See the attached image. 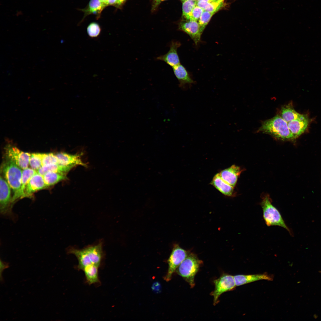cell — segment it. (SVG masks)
<instances>
[{
  "label": "cell",
  "instance_id": "28",
  "mask_svg": "<svg viewBox=\"0 0 321 321\" xmlns=\"http://www.w3.org/2000/svg\"><path fill=\"white\" fill-rule=\"evenodd\" d=\"M215 13L211 12L204 10L200 17L198 23L199 25L200 30L202 33L206 26L209 22L212 16Z\"/></svg>",
  "mask_w": 321,
  "mask_h": 321
},
{
  "label": "cell",
  "instance_id": "16",
  "mask_svg": "<svg viewBox=\"0 0 321 321\" xmlns=\"http://www.w3.org/2000/svg\"><path fill=\"white\" fill-rule=\"evenodd\" d=\"M236 286H239L261 280L272 281L273 276L267 273L248 275H239L234 276Z\"/></svg>",
  "mask_w": 321,
  "mask_h": 321
},
{
  "label": "cell",
  "instance_id": "13",
  "mask_svg": "<svg viewBox=\"0 0 321 321\" xmlns=\"http://www.w3.org/2000/svg\"><path fill=\"white\" fill-rule=\"evenodd\" d=\"M309 122V119L306 115L301 114L298 118L288 123L289 129L295 139L305 132Z\"/></svg>",
  "mask_w": 321,
  "mask_h": 321
},
{
  "label": "cell",
  "instance_id": "37",
  "mask_svg": "<svg viewBox=\"0 0 321 321\" xmlns=\"http://www.w3.org/2000/svg\"><path fill=\"white\" fill-rule=\"evenodd\" d=\"M212 2L223 3L224 0H211Z\"/></svg>",
  "mask_w": 321,
  "mask_h": 321
},
{
  "label": "cell",
  "instance_id": "36",
  "mask_svg": "<svg viewBox=\"0 0 321 321\" xmlns=\"http://www.w3.org/2000/svg\"><path fill=\"white\" fill-rule=\"evenodd\" d=\"M100 0L103 3V4H105L107 6H108V0Z\"/></svg>",
  "mask_w": 321,
  "mask_h": 321
},
{
  "label": "cell",
  "instance_id": "34",
  "mask_svg": "<svg viewBox=\"0 0 321 321\" xmlns=\"http://www.w3.org/2000/svg\"><path fill=\"white\" fill-rule=\"evenodd\" d=\"M117 0H108V5L113 6L116 7Z\"/></svg>",
  "mask_w": 321,
  "mask_h": 321
},
{
  "label": "cell",
  "instance_id": "7",
  "mask_svg": "<svg viewBox=\"0 0 321 321\" xmlns=\"http://www.w3.org/2000/svg\"><path fill=\"white\" fill-rule=\"evenodd\" d=\"M215 289L211 295L213 297V304L218 302L220 296L226 292L234 290L236 287L233 276L224 273L218 278L214 280Z\"/></svg>",
  "mask_w": 321,
  "mask_h": 321
},
{
  "label": "cell",
  "instance_id": "4",
  "mask_svg": "<svg viewBox=\"0 0 321 321\" xmlns=\"http://www.w3.org/2000/svg\"><path fill=\"white\" fill-rule=\"evenodd\" d=\"M260 204L262 209L263 217L267 226H280L290 232L279 212L272 204L269 195H266L263 197Z\"/></svg>",
  "mask_w": 321,
  "mask_h": 321
},
{
  "label": "cell",
  "instance_id": "14",
  "mask_svg": "<svg viewBox=\"0 0 321 321\" xmlns=\"http://www.w3.org/2000/svg\"><path fill=\"white\" fill-rule=\"evenodd\" d=\"M56 155L59 164L73 167L77 165L87 166L86 164L81 159V154L73 155L64 152H60Z\"/></svg>",
  "mask_w": 321,
  "mask_h": 321
},
{
  "label": "cell",
  "instance_id": "12",
  "mask_svg": "<svg viewBox=\"0 0 321 321\" xmlns=\"http://www.w3.org/2000/svg\"><path fill=\"white\" fill-rule=\"evenodd\" d=\"M47 187L45 183L43 176L37 172L29 181L23 198L31 197L35 192Z\"/></svg>",
  "mask_w": 321,
  "mask_h": 321
},
{
  "label": "cell",
  "instance_id": "17",
  "mask_svg": "<svg viewBox=\"0 0 321 321\" xmlns=\"http://www.w3.org/2000/svg\"><path fill=\"white\" fill-rule=\"evenodd\" d=\"M210 184L224 195L231 196L233 195L234 187L224 180L219 173L214 176Z\"/></svg>",
  "mask_w": 321,
  "mask_h": 321
},
{
  "label": "cell",
  "instance_id": "26",
  "mask_svg": "<svg viewBox=\"0 0 321 321\" xmlns=\"http://www.w3.org/2000/svg\"><path fill=\"white\" fill-rule=\"evenodd\" d=\"M196 5V1L185 0L183 1L182 15L185 19L190 20L192 11Z\"/></svg>",
  "mask_w": 321,
  "mask_h": 321
},
{
  "label": "cell",
  "instance_id": "27",
  "mask_svg": "<svg viewBox=\"0 0 321 321\" xmlns=\"http://www.w3.org/2000/svg\"><path fill=\"white\" fill-rule=\"evenodd\" d=\"M43 153H34L31 154L29 164L33 169L37 171L42 166Z\"/></svg>",
  "mask_w": 321,
  "mask_h": 321
},
{
  "label": "cell",
  "instance_id": "6",
  "mask_svg": "<svg viewBox=\"0 0 321 321\" xmlns=\"http://www.w3.org/2000/svg\"><path fill=\"white\" fill-rule=\"evenodd\" d=\"M190 252L181 248L178 244L174 245L167 260L168 268L164 278L165 281H169L171 279L174 273Z\"/></svg>",
  "mask_w": 321,
  "mask_h": 321
},
{
  "label": "cell",
  "instance_id": "11",
  "mask_svg": "<svg viewBox=\"0 0 321 321\" xmlns=\"http://www.w3.org/2000/svg\"><path fill=\"white\" fill-rule=\"evenodd\" d=\"M181 45L178 41H172L169 51L165 54L157 57L156 59L164 61L172 67L180 64L177 50Z\"/></svg>",
  "mask_w": 321,
  "mask_h": 321
},
{
  "label": "cell",
  "instance_id": "40",
  "mask_svg": "<svg viewBox=\"0 0 321 321\" xmlns=\"http://www.w3.org/2000/svg\"><path fill=\"white\" fill-rule=\"evenodd\" d=\"M192 0L194 1H196V0Z\"/></svg>",
  "mask_w": 321,
  "mask_h": 321
},
{
  "label": "cell",
  "instance_id": "32",
  "mask_svg": "<svg viewBox=\"0 0 321 321\" xmlns=\"http://www.w3.org/2000/svg\"><path fill=\"white\" fill-rule=\"evenodd\" d=\"M9 267L8 264L5 262L0 261V279L1 281H3V278H2V273L5 269Z\"/></svg>",
  "mask_w": 321,
  "mask_h": 321
},
{
  "label": "cell",
  "instance_id": "30",
  "mask_svg": "<svg viewBox=\"0 0 321 321\" xmlns=\"http://www.w3.org/2000/svg\"><path fill=\"white\" fill-rule=\"evenodd\" d=\"M53 164H58V159L56 154L53 153H43L42 166Z\"/></svg>",
  "mask_w": 321,
  "mask_h": 321
},
{
  "label": "cell",
  "instance_id": "19",
  "mask_svg": "<svg viewBox=\"0 0 321 321\" xmlns=\"http://www.w3.org/2000/svg\"><path fill=\"white\" fill-rule=\"evenodd\" d=\"M174 73L178 80L179 85L183 87L187 85H191L194 81L191 78L185 67L180 64L172 67Z\"/></svg>",
  "mask_w": 321,
  "mask_h": 321
},
{
  "label": "cell",
  "instance_id": "10",
  "mask_svg": "<svg viewBox=\"0 0 321 321\" xmlns=\"http://www.w3.org/2000/svg\"><path fill=\"white\" fill-rule=\"evenodd\" d=\"M179 29L187 34L197 45L201 40L202 33L198 22L186 20L182 21L179 25Z\"/></svg>",
  "mask_w": 321,
  "mask_h": 321
},
{
  "label": "cell",
  "instance_id": "3",
  "mask_svg": "<svg viewBox=\"0 0 321 321\" xmlns=\"http://www.w3.org/2000/svg\"><path fill=\"white\" fill-rule=\"evenodd\" d=\"M202 261L193 253L190 252L177 269V273L182 277L193 288L194 278L202 264Z\"/></svg>",
  "mask_w": 321,
  "mask_h": 321
},
{
  "label": "cell",
  "instance_id": "23",
  "mask_svg": "<svg viewBox=\"0 0 321 321\" xmlns=\"http://www.w3.org/2000/svg\"><path fill=\"white\" fill-rule=\"evenodd\" d=\"M301 115L295 110L291 103L283 106L281 109L280 116L287 123L298 118Z\"/></svg>",
  "mask_w": 321,
  "mask_h": 321
},
{
  "label": "cell",
  "instance_id": "20",
  "mask_svg": "<svg viewBox=\"0 0 321 321\" xmlns=\"http://www.w3.org/2000/svg\"><path fill=\"white\" fill-rule=\"evenodd\" d=\"M37 172V171L32 169L27 168L23 169L21 180V184L20 189L17 193L12 196L11 203L20 198H23L26 186L32 177Z\"/></svg>",
  "mask_w": 321,
  "mask_h": 321
},
{
  "label": "cell",
  "instance_id": "5",
  "mask_svg": "<svg viewBox=\"0 0 321 321\" xmlns=\"http://www.w3.org/2000/svg\"><path fill=\"white\" fill-rule=\"evenodd\" d=\"M7 159L2 165V170L7 181L13 190V196L20 189L23 170L12 161Z\"/></svg>",
  "mask_w": 321,
  "mask_h": 321
},
{
  "label": "cell",
  "instance_id": "39",
  "mask_svg": "<svg viewBox=\"0 0 321 321\" xmlns=\"http://www.w3.org/2000/svg\"><path fill=\"white\" fill-rule=\"evenodd\" d=\"M181 0L182 1H185V0Z\"/></svg>",
  "mask_w": 321,
  "mask_h": 321
},
{
  "label": "cell",
  "instance_id": "15",
  "mask_svg": "<svg viewBox=\"0 0 321 321\" xmlns=\"http://www.w3.org/2000/svg\"><path fill=\"white\" fill-rule=\"evenodd\" d=\"M242 171L240 167L233 165L221 171L219 173L224 180L234 187Z\"/></svg>",
  "mask_w": 321,
  "mask_h": 321
},
{
  "label": "cell",
  "instance_id": "8",
  "mask_svg": "<svg viewBox=\"0 0 321 321\" xmlns=\"http://www.w3.org/2000/svg\"><path fill=\"white\" fill-rule=\"evenodd\" d=\"M7 158L12 160L21 169L28 168L31 154L23 152L16 147L10 145L6 148Z\"/></svg>",
  "mask_w": 321,
  "mask_h": 321
},
{
  "label": "cell",
  "instance_id": "18",
  "mask_svg": "<svg viewBox=\"0 0 321 321\" xmlns=\"http://www.w3.org/2000/svg\"><path fill=\"white\" fill-rule=\"evenodd\" d=\"M106 7L100 0H90L86 7L81 10L84 13L82 20L91 14L95 15L97 19L99 18L101 12Z\"/></svg>",
  "mask_w": 321,
  "mask_h": 321
},
{
  "label": "cell",
  "instance_id": "29",
  "mask_svg": "<svg viewBox=\"0 0 321 321\" xmlns=\"http://www.w3.org/2000/svg\"><path fill=\"white\" fill-rule=\"evenodd\" d=\"M101 31V28L98 24L93 22L90 23L87 28V32L88 36L91 38L98 37Z\"/></svg>",
  "mask_w": 321,
  "mask_h": 321
},
{
  "label": "cell",
  "instance_id": "24",
  "mask_svg": "<svg viewBox=\"0 0 321 321\" xmlns=\"http://www.w3.org/2000/svg\"><path fill=\"white\" fill-rule=\"evenodd\" d=\"M43 176L47 187L54 185L67 178L66 174L50 171L47 172Z\"/></svg>",
  "mask_w": 321,
  "mask_h": 321
},
{
  "label": "cell",
  "instance_id": "9",
  "mask_svg": "<svg viewBox=\"0 0 321 321\" xmlns=\"http://www.w3.org/2000/svg\"><path fill=\"white\" fill-rule=\"evenodd\" d=\"M0 210L1 213L5 214L10 212V202L11 203V187L1 176L0 178Z\"/></svg>",
  "mask_w": 321,
  "mask_h": 321
},
{
  "label": "cell",
  "instance_id": "31",
  "mask_svg": "<svg viewBox=\"0 0 321 321\" xmlns=\"http://www.w3.org/2000/svg\"><path fill=\"white\" fill-rule=\"evenodd\" d=\"M204 10L196 5L193 10L190 16V20L198 21Z\"/></svg>",
  "mask_w": 321,
  "mask_h": 321
},
{
  "label": "cell",
  "instance_id": "1",
  "mask_svg": "<svg viewBox=\"0 0 321 321\" xmlns=\"http://www.w3.org/2000/svg\"><path fill=\"white\" fill-rule=\"evenodd\" d=\"M68 253L74 254L77 258L78 270H83L85 267L91 265L99 267L103 255L102 243L82 249L72 248L69 249Z\"/></svg>",
  "mask_w": 321,
  "mask_h": 321
},
{
  "label": "cell",
  "instance_id": "33",
  "mask_svg": "<svg viewBox=\"0 0 321 321\" xmlns=\"http://www.w3.org/2000/svg\"><path fill=\"white\" fill-rule=\"evenodd\" d=\"M167 0H154L153 8L155 9L162 1Z\"/></svg>",
  "mask_w": 321,
  "mask_h": 321
},
{
  "label": "cell",
  "instance_id": "22",
  "mask_svg": "<svg viewBox=\"0 0 321 321\" xmlns=\"http://www.w3.org/2000/svg\"><path fill=\"white\" fill-rule=\"evenodd\" d=\"M99 266L91 265L85 267L82 270L84 272L86 281L89 285L100 282L98 278Z\"/></svg>",
  "mask_w": 321,
  "mask_h": 321
},
{
  "label": "cell",
  "instance_id": "35",
  "mask_svg": "<svg viewBox=\"0 0 321 321\" xmlns=\"http://www.w3.org/2000/svg\"><path fill=\"white\" fill-rule=\"evenodd\" d=\"M126 0H117V7H119L123 4Z\"/></svg>",
  "mask_w": 321,
  "mask_h": 321
},
{
  "label": "cell",
  "instance_id": "38",
  "mask_svg": "<svg viewBox=\"0 0 321 321\" xmlns=\"http://www.w3.org/2000/svg\"><path fill=\"white\" fill-rule=\"evenodd\" d=\"M196 2L199 1H204L207 2H212L211 0H196Z\"/></svg>",
  "mask_w": 321,
  "mask_h": 321
},
{
  "label": "cell",
  "instance_id": "21",
  "mask_svg": "<svg viewBox=\"0 0 321 321\" xmlns=\"http://www.w3.org/2000/svg\"><path fill=\"white\" fill-rule=\"evenodd\" d=\"M73 167L59 164H53L42 166L37 172L42 176L49 171L66 174Z\"/></svg>",
  "mask_w": 321,
  "mask_h": 321
},
{
  "label": "cell",
  "instance_id": "2",
  "mask_svg": "<svg viewBox=\"0 0 321 321\" xmlns=\"http://www.w3.org/2000/svg\"><path fill=\"white\" fill-rule=\"evenodd\" d=\"M259 131L283 140L295 139L289 129L288 123L278 115L263 122Z\"/></svg>",
  "mask_w": 321,
  "mask_h": 321
},
{
  "label": "cell",
  "instance_id": "25",
  "mask_svg": "<svg viewBox=\"0 0 321 321\" xmlns=\"http://www.w3.org/2000/svg\"><path fill=\"white\" fill-rule=\"evenodd\" d=\"M196 4L197 6L204 10L215 13L221 7L222 3L199 1H196Z\"/></svg>",
  "mask_w": 321,
  "mask_h": 321
}]
</instances>
